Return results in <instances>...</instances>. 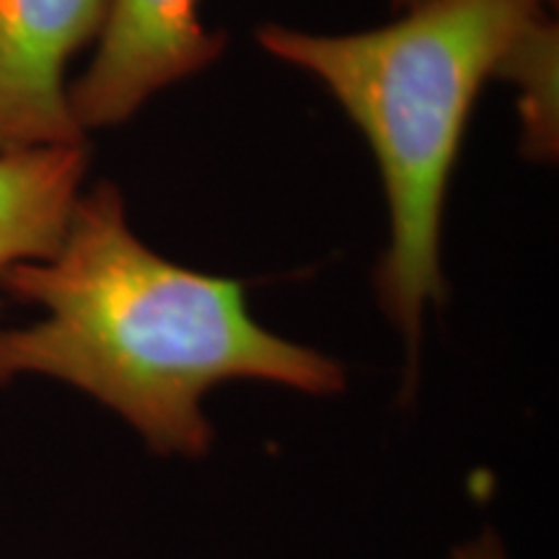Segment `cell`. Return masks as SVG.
<instances>
[{
  "label": "cell",
  "instance_id": "5b68a950",
  "mask_svg": "<svg viewBox=\"0 0 559 559\" xmlns=\"http://www.w3.org/2000/svg\"><path fill=\"white\" fill-rule=\"evenodd\" d=\"M86 169V145L0 153V270L60 249Z\"/></svg>",
  "mask_w": 559,
  "mask_h": 559
},
{
  "label": "cell",
  "instance_id": "7a4b0ae2",
  "mask_svg": "<svg viewBox=\"0 0 559 559\" xmlns=\"http://www.w3.org/2000/svg\"><path fill=\"white\" fill-rule=\"evenodd\" d=\"M549 3L555 0H423L370 32L311 34L280 24L257 32L270 55L324 83L373 151L389 205L376 293L407 347L409 381L425 311L449 293L440 228L474 102Z\"/></svg>",
  "mask_w": 559,
  "mask_h": 559
},
{
  "label": "cell",
  "instance_id": "52a82bcc",
  "mask_svg": "<svg viewBox=\"0 0 559 559\" xmlns=\"http://www.w3.org/2000/svg\"><path fill=\"white\" fill-rule=\"evenodd\" d=\"M451 559H508L506 547L498 539L492 528H485L477 539L461 544V547L453 549Z\"/></svg>",
  "mask_w": 559,
  "mask_h": 559
},
{
  "label": "cell",
  "instance_id": "3957f363",
  "mask_svg": "<svg viewBox=\"0 0 559 559\" xmlns=\"http://www.w3.org/2000/svg\"><path fill=\"white\" fill-rule=\"evenodd\" d=\"M198 3L111 0L94 60L68 86L83 132L128 122L153 94L221 60L226 37L202 26Z\"/></svg>",
  "mask_w": 559,
  "mask_h": 559
},
{
  "label": "cell",
  "instance_id": "ba28073f",
  "mask_svg": "<svg viewBox=\"0 0 559 559\" xmlns=\"http://www.w3.org/2000/svg\"><path fill=\"white\" fill-rule=\"evenodd\" d=\"M417 3H423V0H391V9H394V11H407V9H412V5H417Z\"/></svg>",
  "mask_w": 559,
  "mask_h": 559
},
{
  "label": "cell",
  "instance_id": "8992f818",
  "mask_svg": "<svg viewBox=\"0 0 559 559\" xmlns=\"http://www.w3.org/2000/svg\"><path fill=\"white\" fill-rule=\"evenodd\" d=\"M557 21L544 13L513 41L500 60L495 79L510 81L519 88L523 122L521 148L531 160H557Z\"/></svg>",
  "mask_w": 559,
  "mask_h": 559
},
{
  "label": "cell",
  "instance_id": "6da1fadb",
  "mask_svg": "<svg viewBox=\"0 0 559 559\" xmlns=\"http://www.w3.org/2000/svg\"><path fill=\"white\" fill-rule=\"evenodd\" d=\"M0 290L45 319L0 330V386L50 376L120 415L156 456L202 459L213 445L205 396L262 381L337 396L347 373L319 349L251 317L239 280L169 262L130 228L111 181L75 200L50 260L0 270Z\"/></svg>",
  "mask_w": 559,
  "mask_h": 559
},
{
  "label": "cell",
  "instance_id": "277c9868",
  "mask_svg": "<svg viewBox=\"0 0 559 559\" xmlns=\"http://www.w3.org/2000/svg\"><path fill=\"white\" fill-rule=\"evenodd\" d=\"M111 0H0V153L86 145L66 68L99 39Z\"/></svg>",
  "mask_w": 559,
  "mask_h": 559
}]
</instances>
